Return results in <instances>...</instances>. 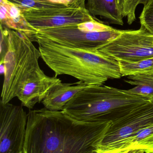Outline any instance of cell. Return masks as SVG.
Masks as SVG:
<instances>
[{
    "instance_id": "obj_19",
    "label": "cell",
    "mask_w": 153,
    "mask_h": 153,
    "mask_svg": "<svg viewBox=\"0 0 153 153\" xmlns=\"http://www.w3.org/2000/svg\"><path fill=\"white\" fill-rule=\"evenodd\" d=\"M20 11L18 8L15 6H11L9 10V15L13 19L19 16Z\"/></svg>"
},
{
    "instance_id": "obj_4",
    "label": "cell",
    "mask_w": 153,
    "mask_h": 153,
    "mask_svg": "<svg viewBox=\"0 0 153 153\" xmlns=\"http://www.w3.org/2000/svg\"><path fill=\"white\" fill-rule=\"evenodd\" d=\"M40 57L39 49L24 33L9 31L8 51L0 63L5 69L0 101L6 104L17 97L22 85L41 69Z\"/></svg>"
},
{
    "instance_id": "obj_11",
    "label": "cell",
    "mask_w": 153,
    "mask_h": 153,
    "mask_svg": "<svg viewBox=\"0 0 153 153\" xmlns=\"http://www.w3.org/2000/svg\"><path fill=\"white\" fill-rule=\"evenodd\" d=\"M87 85L81 81L61 83L56 85L42 102L44 108L52 111H63L66 104Z\"/></svg>"
},
{
    "instance_id": "obj_1",
    "label": "cell",
    "mask_w": 153,
    "mask_h": 153,
    "mask_svg": "<svg viewBox=\"0 0 153 153\" xmlns=\"http://www.w3.org/2000/svg\"><path fill=\"white\" fill-rule=\"evenodd\" d=\"M111 124L79 121L63 111L30 110L23 153H98Z\"/></svg>"
},
{
    "instance_id": "obj_18",
    "label": "cell",
    "mask_w": 153,
    "mask_h": 153,
    "mask_svg": "<svg viewBox=\"0 0 153 153\" xmlns=\"http://www.w3.org/2000/svg\"><path fill=\"white\" fill-rule=\"evenodd\" d=\"M9 31L1 30L0 43V63L3 62L9 48Z\"/></svg>"
},
{
    "instance_id": "obj_5",
    "label": "cell",
    "mask_w": 153,
    "mask_h": 153,
    "mask_svg": "<svg viewBox=\"0 0 153 153\" xmlns=\"http://www.w3.org/2000/svg\"><path fill=\"white\" fill-rule=\"evenodd\" d=\"M99 50L118 62H139L153 57V35L143 27L137 30H122Z\"/></svg>"
},
{
    "instance_id": "obj_13",
    "label": "cell",
    "mask_w": 153,
    "mask_h": 153,
    "mask_svg": "<svg viewBox=\"0 0 153 153\" xmlns=\"http://www.w3.org/2000/svg\"><path fill=\"white\" fill-rule=\"evenodd\" d=\"M118 62L122 76L138 74H153V57L136 62Z\"/></svg>"
},
{
    "instance_id": "obj_8",
    "label": "cell",
    "mask_w": 153,
    "mask_h": 153,
    "mask_svg": "<svg viewBox=\"0 0 153 153\" xmlns=\"http://www.w3.org/2000/svg\"><path fill=\"white\" fill-rule=\"evenodd\" d=\"M153 124V101L111 123L98 147V153Z\"/></svg>"
},
{
    "instance_id": "obj_20",
    "label": "cell",
    "mask_w": 153,
    "mask_h": 153,
    "mask_svg": "<svg viewBox=\"0 0 153 153\" xmlns=\"http://www.w3.org/2000/svg\"><path fill=\"white\" fill-rule=\"evenodd\" d=\"M35 2L33 0H23L21 4L22 6L27 7H32L35 5Z\"/></svg>"
},
{
    "instance_id": "obj_7",
    "label": "cell",
    "mask_w": 153,
    "mask_h": 153,
    "mask_svg": "<svg viewBox=\"0 0 153 153\" xmlns=\"http://www.w3.org/2000/svg\"><path fill=\"white\" fill-rule=\"evenodd\" d=\"M27 121L22 106L0 101V153H23Z\"/></svg>"
},
{
    "instance_id": "obj_24",
    "label": "cell",
    "mask_w": 153,
    "mask_h": 153,
    "mask_svg": "<svg viewBox=\"0 0 153 153\" xmlns=\"http://www.w3.org/2000/svg\"><path fill=\"white\" fill-rule=\"evenodd\" d=\"M127 153H144V152L142 151H134L129 152Z\"/></svg>"
},
{
    "instance_id": "obj_17",
    "label": "cell",
    "mask_w": 153,
    "mask_h": 153,
    "mask_svg": "<svg viewBox=\"0 0 153 153\" xmlns=\"http://www.w3.org/2000/svg\"><path fill=\"white\" fill-rule=\"evenodd\" d=\"M77 28L84 32H102L112 30L114 28L94 20L88 21L77 25Z\"/></svg>"
},
{
    "instance_id": "obj_2",
    "label": "cell",
    "mask_w": 153,
    "mask_h": 153,
    "mask_svg": "<svg viewBox=\"0 0 153 153\" xmlns=\"http://www.w3.org/2000/svg\"><path fill=\"white\" fill-rule=\"evenodd\" d=\"M37 42L41 58L55 76L69 75L86 85H103L122 76L118 61L99 50L70 48L39 37Z\"/></svg>"
},
{
    "instance_id": "obj_6",
    "label": "cell",
    "mask_w": 153,
    "mask_h": 153,
    "mask_svg": "<svg viewBox=\"0 0 153 153\" xmlns=\"http://www.w3.org/2000/svg\"><path fill=\"white\" fill-rule=\"evenodd\" d=\"M122 31L114 28L102 32H84L76 25L39 30L37 36L70 48L97 51L117 37Z\"/></svg>"
},
{
    "instance_id": "obj_12",
    "label": "cell",
    "mask_w": 153,
    "mask_h": 153,
    "mask_svg": "<svg viewBox=\"0 0 153 153\" xmlns=\"http://www.w3.org/2000/svg\"><path fill=\"white\" fill-rule=\"evenodd\" d=\"M93 12L107 19L110 23L122 26L123 18L116 0H91Z\"/></svg>"
},
{
    "instance_id": "obj_22",
    "label": "cell",
    "mask_w": 153,
    "mask_h": 153,
    "mask_svg": "<svg viewBox=\"0 0 153 153\" xmlns=\"http://www.w3.org/2000/svg\"><path fill=\"white\" fill-rule=\"evenodd\" d=\"M70 1L71 0H50V1L57 3L68 2Z\"/></svg>"
},
{
    "instance_id": "obj_14",
    "label": "cell",
    "mask_w": 153,
    "mask_h": 153,
    "mask_svg": "<svg viewBox=\"0 0 153 153\" xmlns=\"http://www.w3.org/2000/svg\"><path fill=\"white\" fill-rule=\"evenodd\" d=\"M125 82L135 87L130 89L134 93L153 96V74H138L127 76Z\"/></svg>"
},
{
    "instance_id": "obj_15",
    "label": "cell",
    "mask_w": 153,
    "mask_h": 153,
    "mask_svg": "<svg viewBox=\"0 0 153 153\" xmlns=\"http://www.w3.org/2000/svg\"><path fill=\"white\" fill-rule=\"evenodd\" d=\"M118 7L123 17H126L128 23L131 25L136 20L135 11L137 5L143 0H116Z\"/></svg>"
},
{
    "instance_id": "obj_23",
    "label": "cell",
    "mask_w": 153,
    "mask_h": 153,
    "mask_svg": "<svg viewBox=\"0 0 153 153\" xmlns=\"http://www.w3.org/2000/svg\"><path fill=\"white\" fill-rule=\"evenodd\" d=\"M13 22L14 23H18L20 22V19L19 16V17H17V18H14L13 19Z\"/></svg>"
},
{
    "instance_id": "obj_3",
    "label": "cell",
    "mask_w": 153,
    "mask_h": 153,
    "mask_svg": "<svg viewBox=\"0 0 153 153\" xmlns=\"http://www.w3.org/2000/svg\"><path fill=\"white\" fill-rule=\"evenodd\" d=\"M153 101V96L104 85H87L71 99L63 111L74 119L90 123L115 122Z\"/></svg>"
},
{
    "instance_id": "obj_9",
    "label": "cell",
    "mask_w": 153,
    "mask_h": 153,
    "mask_svg": "<svg viewBox=\"0 0 153 153\" xmlns=\"http://www.w3.org/2000/svg\"><path fill=\"white\" fill-rule=\"evenodd\" d=\"M62 83L56 76H49L41 69L25 81L20 87L17 98L22 106L31 110L43 101L54 87Z\"/></svg>"
},
{
    "instance_id": "obj_16",
    "label": "cell",
    "mask_w": 153,
    "mask_h": 153,
    "mask_svg": "<svg viewBox=\"0 0 153 153\" xmlns=\"http://www.w3.org/2000/svg\"><path fill=\"white\" fill-rule=\"evenodd\" d=\"M140 20L141 27L153 35V0H148L144 4Z\"/></svg>"
},
{
    "instance_id": "obj_10",
    "label": "cell",
    "mask_w": 153,
    "mask_h": 153,
    "mask_svg": "<svg viewBox=\"0 0 153 153\" xmlns=\"http://www.w3.org/2000/svg\"><path fill=\"white\" fill-rule=\"evenodd\" d=\"M134 151L153 153V124L99 153H127Z\"/></svg>"
},
{
    "instance_id": "obj_21",
    "label": "cell",
    "mask_w": 153,
    "mask_h": 153,
    "mask_svg": "<svg viewBox=\"0 0 153 153\" xmlns=\"http://www.w3.org/2000/svg\"><path fill=\"white\" fill-rule=\"evenodd\" d=\"M7 11V10L6 7L1 4V14H0L1 19H3L5 18V15L6 14Z\"/></svg>"
},
{
    "instance_id": "obj_25",
    "label": "cell",
    "mask_w": 153,
    "mask_h": 153,
    "mask_svg": "<svg viewBox=\"0 0 153 153\" xmlns=\"http://www.w3.org/2000/svg\"><path fill=\"white\" fill-rule=\"evenodd\" d=\"M148 1V0H143V3H142V4H143L144 5V4H146V3L147 2V1Z\"/></svg>"
}]
</instances>
